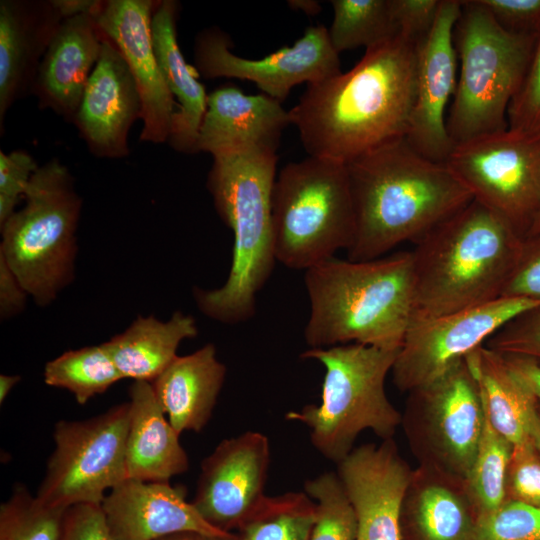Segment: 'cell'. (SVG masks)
Here are the masks:
<instances>
[{
    "mask_svg": "<svg viewBox=\"0 0 540 540\" xmlns=\"http://www.w3.org/2000/svg\"><path fill=\"white\" fill-rule=\"evenodd\" d=\"M539 450H540V448H539Z\"/></svg>",
    "mask_w": 540,
    "mask_h": 540,
    "instance_id": "f5cc1de1",
    "label": "cell"
},
{
    "mask_svg": "<svg viewBox=\"0 0 540 540\" xmlns=\"http://www.w3.org/2000/svg\"><path fill=\"white\" fill-rule=\"evenodd\" d=\"M441 3L442 0H390L398 33L419 45L431 32Z\"/></svg>",
    "mask_w": 540,
    "mask_h": 540,
    "instance_id": "7bdbcfd3",
    "label": "cell"
},
{
    "mask_svg": "<svg viewBox=\"0 0 540 540\" xmlns=\"http://www.w3.org/2000/svg\"><path fill=\"white\" fill-rule=\"evenodd\" d=\"M60 540H112L102 506L78 504L67 508Z\"/></svg>",
    "mask_w": 540,
    "mask_h": 540,
    "instance_id": "ee69618b",
    "label": "cell"
},
{
    "mask_svg": "<svg viewBox=\"0 0 540 540\" xmlns=\"http://www.w3.org/2000/svg\"><path fill=\"white\" fill-rule=\"evenodd\" d=\"M315 519V502L305 492L266 496L234 540H308Z\"/></svg>",
    "mask_w": 540,
    "mask_h": 540,
    "instance_id": "4dcf8cb0",
    "label": "cell"
},
{
    "mask_svg": "<svg viewBox=\"0 0 540 540\" xmlns=\"http://www.w3.org/2000/svg\"><path fill=\"white\" fill-rule=\"evenodd\" d=\"M130 404L112 406L86 420L55 424V448L36 497L43 504L67 509L101 505L106 491L127 479L126 441Z\"/></svg>",
    "mask_w": 540,
    "mask_h": 540,
    "instance_id": "7c38bea8",
    "label": "cell"
},
{
    "mask_svg": "<svg viewBox=\"0 0 540 540\" xmlns=\"http://www.w3.org/2000/svg\"><path fill=\"white\" fill-rule=\"evenodd\" d=\"M507 119L511 131L540 133V31L524 79L509 105Z\"/></svg>",
    "mask_w": 540,
    "mask_h": 540,
    "instance_id": "8d00e7d4",
    "label": "cell"
},
{
    "mask_svg": "<svg viewBox=\"0 0 540 540\" xmlns=\"http://www.w3.org/2000/svg\"><path fill=\"white\" fill-rule=\"evenodd\" d=\"M503 357L514 373L524 381L540 400V367L528 358L512 355H503Z\"/></svg>",
    "mask_w": 540,
    "mask_h": 540,
    "instance_id": "bcb514c9",
    "label": "cell"
},
{
    "mask_svg": "<svg viewBox=\"0 0 540 540\" xmlns=\"http://www.w3.org/2000/svg\"><path fill=\"white\" fill-rule=\"evenodd\" d=\"M484 419L480 389L464 359L408 392L401 425L418 465L465 480Z\"/></svg>",
    "mask_w": 540,
    "mask_h": 540,
    "instance_id": "30bf717a",
    "label": "cell"
},
{
    "mask_svg": "<svg viewBox=\"0 0 540 540\" xmlns=\"http://www.w3.org/2000/svg\"><path fill=\"white\" fill-rule=\"evenodd\" d=\"M512 450L513 445L491 425L485 413L482 435L465 479L479 519L507 500L506 484Z\"/></svg>",
    "mask_w": 540,
    "mask_h": 540,
    "instance_id": "d6a6232c",
    "label": "cell"
},
{
    "mask_svg": "<svg viewBox=\"0 0 540 540\" xmlns=\"http://www.w3.org/2000/svg\"><path fill=\"white\" fill-rule=\"evenodd\" d=\"M226 376V366L208 343L176 359L151 382L170 424L181 434L200 432L209 422Z\"/></svg>",
    "mask_w": 540,
    "mask_h": 540,
    "instance_id": "4316f807",
    "label": "cell"
},
{
    "mask_svg": "<svg viewBox=\"0 0 540 540\" xmlns=\"http://www.w3.org/2000/svg\"><path fill=\"white\" fill-rule=\"evenodd\" d=\"M269 465L270 443L263 433L222 440L201 463L192 504L211 526L233 533L265 499Z\"/></svg>",
    "mask_w": 540,
    "mask_h": 540,
    "instance_id": "9a60e30c",
    "label": "cell"
},
{
    "mask_svg": "<svg viewBox=\"0 0 540 540\" xmlns=\"http://www.w3.org/2000/svg\"><path fill=\"white\" fill-rule=\"evenodd\" d=\"M46 385L71 392L84 405L124 379L102 344L68 350L46 363Z\"/></svg>",
    "mask_w": 540,
    "mask_h": 540,
    "instance_id": "f546056e",
    "label": "cell"
},
{
    "mask_svg": "<svg viewBox=\"0 0 540 540\" xmlns=\"http://www.w3.org/2000/svg\"><path fill=\"white\" fill-rule=\"evenodd\" d=\"M478 512L464 479L418 465L400 515L402 540H472Z\"/></svg>",
    "mask_w": 540,
    "mask_h": 540,
    "instance_id": "cb8c5ba5",
    "label": "cell"
},
{
    "mask_svg": "<svg viewBox=\"0 0 540 540\" xmlns=\"http://www.w3.org/2000/svg\"><path fill=\"white\" fill-rule=\"evenodd\" d=\"M130 420L126 441L127 479L169 481L189 469L180 434L165 417L152 385L134 381L129 388Z\"/></svg>",
    "mask_w": 540,
    "mask_h": 540,
    "instance_id": "d4e9b609",
    "label": "cell"
},
{
    "mask_svg": "<svg viewBox=\"0 0 540 540\" xmlns=\"http://www.w3.org/2000/svg\"><path fill=\"white\" fill-rule=\"evenodd\" d=\"M415 244L412 319L441 316L501 297L523 240L473 199Z\"/></svg>",
    "mask_w": 540,
    "mask_h": 540,
    "instance_id": "277c9868",
    "label": "cell"
},
{
    "mask_svg": "<svg viewBox=\"0 0 540 540\" xmlns=\"http://www.w3.org/2000/svg\"><path fill=\"white\" fill-rule=\"evenodd\" d=\"M418 44L398 34L366 49L348 72L308 85L289 110L309 156L347 163L405 137L415 101Z\"/></svg>",
    "mask_w": 540,
    "mask_h": 540,
    "instance_id": "6da1fadb",
    "label": "cell"
},
{
    "mask_svg": "<svg viewBox=\"0 0 540 540\" xmlns=\"http://www.w3.org/2000/svg\"><path fill=\"white\" fill-rule=\"evenodd\" d=\"M413 470L393 438L354 447L337 463L355 514L357 540H402L401 508Z\"/></svg>",
    "mask_w": 540,
    "mask_h": 540,
    "instance_id": "e0dca14e",
    "label": "cell"
},
{
    "mask_svg": "<svg viewBox=\"0 0 540 540\" xmlns=\"http://www.w3.org/2000/svg\"><path fill=\"white\" fill-rule=\"evenodd\" d=\"M328 35L339 54L357 47L369 49L398 35L390 0H332Z\"/></svg>",
    "mask_w": 540,
    "mask_h": 540,
    "instance_id": "1f68e13d",
    "label": "cell"
},
{
    "mask_svg": "<svg viewBox=\"0 0 540 540\" xmlns=\"http://www.w3.org/2000/svg\"><path fill=\"white\" fill-rule=\"evenodd\" d=\"M310 348L356 343L399 350L413 318L412 252L353 261L332 257L305 271Z\"/></svg>",
    "mask_w": 540,
    "mask_h": 540,
    "instance_id": "3957f363",
    "label": "cell"
},
{
    "mask_svg": "<svg viewBox=\"0 0 540 540\" xmlns=\"http://www.w3.org/2000/svg\"><path fill=\"white\" fill-rule=\"evenodd\" d=\"M316 505L308 540H357L356 518L336 472H324L304 484Z\"/></svg>",
    "mask_w": 540,
    "mask_h": 540,
    "instance_id": "e575fe53",
    "label": "cell"
},
{
    "mask_svg": "<svg viewBox=\"0 0 540 540\" xmlns=\"http://www.w3.org/2000/svg\"><path fill=\"white\" fill-rule=\"evenodd\" d=\"M230 37L219 28L201 31L195 42V69L205 78L251 81L267 96L283 102L303 82H322L341 73L339 54L328 29L309 26L292 46L261 59H246L231 52Z\"/></svg>",
    "mask_w": 540,
    "mask_h": 540,
    "instance_id": "5bb4252c",
    "label": "cell"
},
{
    "mask_svg": "<svg viewBox=\"0 0 540 540\" xmlns=\"http://www.w3.org/2000/svg\"><path fill=\"white\" fill-rule=\"evenodd\" d=\"M460 11L461 0H442L431 32L418 45L415 101L405 136L418 153L442 163L454 147L446 109L457 86L454 28Z\"/></svg>",
    "mask_w": 540,
    "mask_h": 540,
    "instance_id": "2e32d148",
    "label": "cell"
},
{
    "mask_svg": "<svg viewBox=\"0 0 540 540\" xmlns=\"http://www.w3.org/2000/svg\"><path fill=\"white\" fill-rule=\"evenodd\" d=\"M277 262L309 268L346 252L355 238V211L345 163L309 156L284 166L272 193Z\"/></svg>",
    "mask_w": 540,
    "mask_h": 540,
    "instance_id": "9c48e42d",
    "label": "cell"
},
{
    "mask_svg": "<svg viewBox=\"0 0 540 540\" xmlns=\"http://www.w3.org/2000/svg\"><path fill=\"white\" fill-rule=\"evenodd\" d=\"M539 230H540V219H539V222H538V224H537V227H536V229L533 231V233H535V232H537V231H539ZM533 233H532V234H533ZM532 234H531V235H532ZM528 237H529V236H528Z\"/></svg>",
    "mask_w": 540,
    "mask_h": 540,
    "instance_id": "816d5d0a",
    "label": "cell"
},
{
    "mask_svg": "<svg viewBox=\"0 0 540 540\" xmlns=\"http://www.w3.org/2000/svg\"><path fill=\"white\" fill-rule=\"evenodd\" d=\"M277 161L273 150L213 157L207 187L218 215L233 233L232 261L221 287H195L193 296L198 309L215 321L236 324L251 319L256 296L277 262L272 224Z\"/></svg>",
    "mask_w": 540,
    "mask_h": 540,
    "instance_id": "5b68a950",
    "label": "cell"
},
{
    "mask_svg": "<svg viewBox=\"0 0 540 540\" xmlns=\"http://www.w3.org/2000/svg\"><path fill=\"white\" fill-rule=\"evenodd\" d=\"M491 425L513 446L540 448V400L500 353L483 345L465 357Z\"/></svg>",
    "mask_w": 540,
    "mask_h": 540,
    "instance_id": "484cf974",
    "label": "cell"
},
{
    "mask_svg": "<svg viewBox=\"0 0 540 540\" xmlns=\"http://www.w3.org/2000/svg\"><path fill=\"white\" fill-rule=\"evenodd\" d=\"M101 506L112 540H157L180 532L235 539V533L206 522L186 501L184 488L169 481L126 479L110 490Z\"/></svg>",
    "mask_w": 540,
    "mask_h": 540,
    "instance_id": "ffe728a7",
    "label": "cell"
},
{
    "mask_svg": "<svg viewBox=\"0 0 540 540\" xmlns=\"http://www.w3.org/2000/svg\"><path fill=\"white\" fill-rule=\"evenodd\" d=\"M345 165L356 223L349 260L376 259L404 242L416 243L473 200L446 163L424 157L405 137Z\"/></svg>",
    "mask_w": 540,
    "mask_h": 540,
    "instance_id": "7a4b0ae2",
    "label": "cell"
},
{
    "mask_svg": "<svg viewBox=\"0 0 540 540\" xmlns=\"http://www.w3.org/2000/svg\"><path fill=\"white\" fill-rule=\"evenodd\" d=\"M398 352L356 343L306 350L300 357L325 369L321 400L289 411L286 419L304 424L314 448L336 464L365 430L382 440L393 438L402 413L390 402L385 382Z\"/></svg>",
    "mask_w": 540,
    "mask_h": 540,
    "instance_id": "8992f818",
    "label": "cell"
},
{
    "mask_svg": "<svg viewBox=\"0 0 540 540\" xmlns=\"http://www.w3.org/2000/svg\"><path fill=\"white\" fill-rule=\"evenodd\" d=\"M141 116L134 78L118 48L104 35L73 122L94 155L120 158L129 154L128 133Z\"/></svg>",
    "mask_w": 540,
    "mask_h": 540,
    "instance_id": "d6986e66",
    "label": "cell"
},
{
    "mask_svg": "<svg viewBox=\"0 0 540 540\" xmlns=\"http://www.w3.org/2000/svg\"><path fill=\"white\" fill-rule=\"evenodd\" d=\"M39 168L25 151L8 154L0 151V226L15 212L24 196L31 177Z\"/></svg>",
    "mask_w": 540,
    "mask_h": 540,
    "instance_id": "ab89813d",
    "label": "cell"
},
{
    "mask_svg": "<svg viewBox=\"0 0 540 540\" xmlns=\"http://www.w3.org/2000/svg\"><path fill=\"white\" fill-rule=\"evenodd\" d=\"M157 540H222L197 532H180L162 537Z\"/></svg>",
    "mask_w": 540,
    "mask_h": 540,
    "instance_id": "f907efd6",
    "label": "cell"
},
{
    "mask_svg": "<svg viewBox=\"0 0 540 540\" xmlns=\"http://www.w3.org/2000/svg\"><path fill=\"white\" fill-rule=\"evenodd\" d=\"M501 297L540 301V230L523 240L518 262Z\"/></svg>",
    "mask_w": 540,
    "mask_h": 540,
    "instance_id": "60d3db41",
    "label": "cell"
},
{
    "mask_svg": "<svg viewBox=\"0 0 540 540\" xmlns=\"http://www.w3.org/2000/svg\"><path fill=\"white\" fill-rule=\"evenodd\" d=\"M98 7L62 20L32 87L40 107L52 109L67 121L74 120L101 53L104 34L96 21Z\"/></svg>",
    "mask_w": 540,
    "mask_h": 540,
    "instance_id": "7402d4cb",
    "label": "cell"
},
{
    "mask_svg": "<svg viewBox=\"0 0 540 540\" xmlns=\"http://www.w3.org/2000/svg\"><path fill=\"white\" fill-rule=\"evenodd\" d=\"M485 346L502 355L528 358L540 367V306L509 321Z\"/></svg>",
    "mask_w": 540,
    "mask_h": 540,
    "instance_id": "74e56055",
    "label": "cell"
},
{
    "mask_svg": "<svg viewBox=\"0 0 540 540\" xmlns=\"http://www.w3.org/2000/svg\"><path fill=\"white\" fill-rule=\"evenodd\" d=\"M63 18L52 1H0V125L31 92L38 67Z\"/></svg>",
    "mask_w": 540,
    "mask_h": 540,
    "instance_id": "603a6c76",
    "label": "cell"
},
{
    "mask_svg": "<svg viewBox=\"0 0 540 540\" xmlns=\"http://www.w3.org/2000/svg\"><path fill=\"white\" fill-rule=\"evenodd\" d=\"M197 334L195 319L176 311L165 322L138 316L102 345L124 379L151 383L176 359L180 343Z\"/></svg>",
    "mask_w": 540,
    "mask_h": 540,
    "instance_id": "f1b7e54d",
    "label": "cell"
},
{
    "mask_svg": "<svg viewBox=\"0 0 540 540\" xmlns=\"http://www.w3.org/2000/svg\"><path fill=\"white\" fill-rule=\"evenodd\" d=\"M495 22L516 35H538L540 0H478Z\"/></svg>",
    "mask_w": 540,
    "mask_h": 540,
    "instance_id": "b9f144b4",
    "label": "cell"
},
{
    "mask_svg": "<svg viewBox=\"0 0 540 540\" xmlns=\"http://www.w3.org/2000/svg\"><path fill=\"white\" fill-rule=\"evenodd\" d=\"M506 495L507 499L540 507V450L535 445L513 446Z\"/></svg>",
    "mask_w": 540,
    "mask_h": 540,
    "instance_id": "f35d334b",
    "label": "cell"
},
{
    "mask_svg": "<svg viewBox=\"0 0 540 540\" xmlns=\"http://www.w3.org/2000/svg\"><path fill=\"white\" fill-rule=\"evenodd\" d=\"M472 540H540V507L507 499L479 519Z\"/></svg>",
    "mask_w": 540,
    "mask_h": 540,
    "instance_id": "d590c367",
    "label": "cell"
},
{
    "mask_svg": "<svg viewBox=\"0 0 540 540\" xmlns=\"http://www.w3.org/2000/svg\"><path fill=\"white\" fill-rule=\"evenodd\" d=\"M21 380L19 375H0V403L2 404L11 390Z\"/></svg>",
    "mask_w": 540,
    "mask_h": 540,
    "instance_id": "c3c4849f",
    "label": "cell"
},
{
    "mask_svg": "<svg viewBox=\"0 0 540 540\" xmlns=\"http://www.w3.org/2000/svg\"><path fill=\"white\" fill-rule=\"evenodd\" d=\"M446 165L470 191L525 240L540 219V133L509 129L453 147Z\"/></svg>",
    "mask_w": 540,
    "mask_h": 540,
    "instance_id": "8fae6325",
    "label": "cell"
},
{
    "mask_svg": "<svg viewBox=\"0 0 540 540\" xmlns=\"http://www.w3.org/2000/svg\"><path fill=\"white\" fill-rule=\"evenodd\" d=\"M24 201L0 226V256L43 307L74 279L82 202L73 177L56 158L34 172Z\"/></svg>",
    "mask_w": 540,
    "mask_h": 540,
    "instance_id": "ba28073f",
    "label": "cell"
},
{
    "mask_svg": "<svg viewBox=\"0 0 540 540\" xmlns=\"http://www.w3.org/2000/svg\"><path fill=\"white\" fill-rule=\"evenodd\" d=\"M289 5L296 9L305 12L307 15H316L321 10V6L317 1L311 0H298V1H289Z\"/></svg>",
    "mask_w": 540,
    "mask_h": 540,
    "instance_id": "681fc988",
    "label": "cell"
},
{
    "mask_svg": "<svg viewBox=\"0 0 540 540\" xmlns=\"http://www.w3.org/2000/svg\"><path fill=\"white\" fill-rule=\"evenodd\" d=\"M65 511L43 504L18 483L0 506V540H60Z\"/></svg>",
    "mask_w": 540,
    "mask_h": 540,
    "instance_id": "836d02e7",
    "label": "cell"
},
{
    "mask_svg": "<svg viewBox=\"0 0 540 540\" xmlns=\"http://www.w3.org/2000/svg\"><path fill=\"white\" fill-rule=\"evenodd\" d=\"M156 5L151 0L101 1L96 21L120 51L136 83L142 103L140 140L157 144L169 139L177 108L153 48L151 20Z\"/></svg>",
    "mask_w": 540,
    "mask_h": 540,
    "instance_id": "ac0fdd59",
    "label": "cell"
},
{
    "mask_svg": "<svg viewBox=\"0 0 540 540\" xmlns=\"http://www.w3.org/2000/svg\"><path fill=\"white\" fill-rule=\"evenodd\" d=\"M178 4L159 1L151 20L154 52L165 83L179 102L172 117L169 142L177 151L196 153L199 130L207 109L205 88L198 81L178 46L176 20Z\"/></svg>",
    "mask_w": 540,
    "mask_h": 540,
    "instance_id": "83f0119b",
    "label": "cell"
},
{
    "mask_svg": "<svg viewBox=\"0 0 540 540\" xmlns=\"http://www.w3.org/2000/svg\"><path fill=\"white\" fill-rule=\"evenodd\" d=\"M100 2L95 0H52L63 19L94 11Z\"/></svg>",
    "mask_w": 540,
    "mask_h": 540,
    "instance_id": "7dc6e473",
    "label": "cell"
},
{
    "mask_svg": "<svg viewBox=\"0 0 540 540\" xmlns=\"http://www.w3.org/2000/svg\"><path fill=\"white\" fill-rule=\"evenodd\" d=\"M536 38L503 30L478 0H461L454 28L458 79L446 121L454 146L508 129V108Z\"/></svg>",
    "mask_w": 540,
    "mask_h": 540,
    "instance_id": "52a82bcc",
    "label": "cell"
},
{
    "mask_svg": "<svg viewBox=\"0 0 540 540\" xmlns=\"http://www.w3.org/2000/svg\"><path fill=\"white\" fill-rule=\"evenodd\" d=\"M28 293L0 256V317L8 319L22 312L26 305Z\"/></svg>",
    "mask_w": 540,
    "mask_h": 540,
    "instance_id": "f6af8a7d",
    "label": "cell"
},
{
    "mask_svg": "<svg viewBox=\"0 0 540 540\" xmlns=\"http://www.w3.org/2000/svg\"><path fill=\"white\" fill-rule=\"evenodd\" d=\"M289 111L266 94L248 95L233 85L208 94L197 150L212 157L254 150L277 151Z\"/></svg>",
    "mask_w": 540,
    "mask_h": 540,
    "instance_id": "44dd1931",
    "label": "cell"
},
{
    "mask_svg": "<svg viewBox=\"0 0 540 540\" xmlns=\"http://www.w3.org/2000/svg\"><path fill=\"white\" fill-rule=\"evenodd\" d=\"M540 301L498 299L441 316L412 319L392 368L393 383L409 392L438 378L504 325Z\"/></svg>",
    "mask_w": 540,
    "mask_h": 540,
    "instance_id": "4fadbf2b",
    "label": "cell"
}]
</instances>
